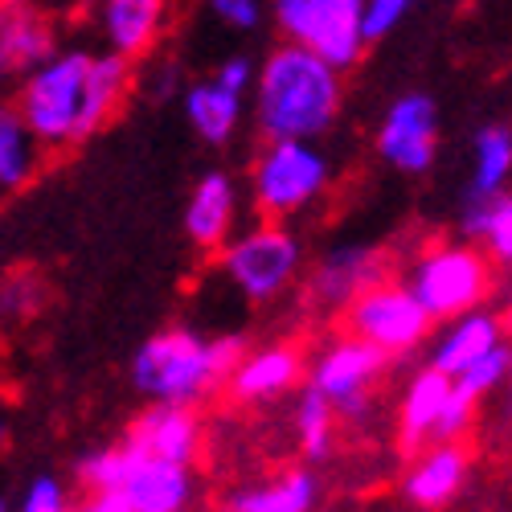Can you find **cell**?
I'll return each instance as SVG.
<instances>
[{"label":"cell","mask_w":512,"mask_h":512,"mask_svg":"<svg viewBox=\"0 0 512 512\" xmlns=\"http://www.w3.org/2000/svg\"><path fill=\"white\" fill-rule=\"evenodd\" d=\"M332 177L328 156L312 140H267L250 160V197L263 218H295L304 213Z\"/></svg>","instance_id":"6"},{"label":"cell","mask_w":512,"mask_h":512,"mask_svg":"<svg viewBox=\"0 0 512 512\" xmlns=\"http://www.w3.org/2000/svg\"><path fill=\"white\" fill-rule=\"evenodd\" d=\"M213 78H218L222 87H230V91L246 95V91L254 87V82H259V70H254V62H250L246 54H230V58H222V62H218Z\"/></svg>","instance_id":"31"},{"label":"cell","mask_w":512,"mask_h":512,"mask_svg":"<svg viewBox=\"0 0 512 512\" xmlns=\"http://www.w3.org/2000/svg\"><path fill=\"white\" fill-rule=\"evenodd\" d=\"M512 181V127L484 123L472 140V173H467L463 205H488L508 193Z\"/></svg>","instance_id":"22"},{"label":"cell","mask_w":512,"mask_h":512,"mask_svg":"<svg viewBox=\"0 0 512 512\" xmlns=\"http://www.w3.org/2000/svg\"><path fill=\"white\" fill-rule=\"evenodd\" d=\"M246 95L222 87L218 78H205V82H193V87H185L181 95V111H185V123L197 132L201 144L209 148H226L238 127H242V115H246Z\"/></svg>","instance_id":"21"},{"label":"cell","mask_w":512,"mask_h":512,"mask_svg":"<svg viewBox=\"0 0 512 512\" xmlns=\"http://www.w3.org/2000/svg\"><path fill=\"white\" fill-rule=\"evenodd\" d=\"M74 512H136V508L123 492H91Z\"/></svg>","instance_id":"32"},{"label":"cell","mask_w":512,"mask_h":512,"mask_svg":"<svg viewBox=\"0 0 512 512\" xmlns=\"http://www.w3.org/2000/svg\"><path fill=\"white\" fill-rule=\"evenodd\" d=\"M472 472V455L463 443H426L422 451H414L406 476H402V492L414 508L435 512L443 504H451Z\"/></svg>","instance_id":"16"},{"label":"cell","mask_w":512,"mask_h":512,"mask_svg":"<svg viewBox=\"0 0 512 512\" xmlns=\"http://www.w3.org/2000/svg\"><path fill=\"white\" fill-rule=\"evenodd\" d=\"M238 209H242V197H238L234 177L222 173V168H209L189 189L185 238L205 254H222L226 242L238 234Z\"/></svg>","instance_id":"12"},{"label":"cell","mask_w":512,"mask_h":512,"mask_svg":"<svg viewBox=\"0 0 512 512\" xmlns=\"http://www.w3.org/2000/svg\"><path fill=\"white\" fill-rule=\"evenodd\" d=\"M168 5L173 0H99L91 17H95L103 46L136 62L148 50H156L164 21H168Z\"/></svg>","instance_id":"17"},{"label":"cell","mask_w":512,"mask_h":512,"mask_svg":"<svg viewBox=\"0 0 512 512\" xmlns=\"http://www.w3.org/2000/svg\"><path fill=\"white\" fill-rule=\"evenodd\" d=\"M336 406L316 390V386H304L300 398H295V410H291V426H295V439H300V451L320 463L332 455V443H336Z\"/></svg>","instance_id":"26"},{"label":"cell","mask_w":512,"mask_h":512,"mask_svg":"<svg viewBox=\"0 0 512 512\" xmlns=\"http://www.w3.org/2000/svg\"><path fill=\"white\" fill-rule=\"evenodd\" d=\"M504 312H492V308H476V312H463L455 320H443L439 336L431 340V365L459 377L467 373L480 357H488L504 336Z\"/></svg>","instance_id":"18"},{"label":"cell","mask_w":512,"mask_h":512,"mask_svg":"<svg viewBox=\"0 0 512 512\" xmlns=\"http://www.w3.org/2000/svg\"><path fill=\"white\" fill-rule=\"evenodd\" d=\"M500 394H504V422L512 426V377H508V386H504Z\"/></svg>","instance_id":"35"},{"label":"cell","mask_w":512,"mask_h":512,"mask_svg":"<svg viewBox=\"0 0 512 512\" xmlns=\"http://www.w3.org/2000/svg\"><path fill=\"white\" fill-rule=\"evenodd\" d=\"M492 254L476 242H431L406 267V287L435 316V324L484 308L492 295Z\"/></svg>","instance_id":"4"},{"label":"cell","mask_w":512,"mask_h":512,"mask_svg":"<svg viewBox=\"0 0 512 512\" xmlns=\"http://www.w3.org/2000/svg\"><path fill=\"white\" fill-rule=\"evenodd\" d=\"M459 230H463V238L480 242L492 254L496 267L512 271V189L500 193L488 205H463L459 209Z\"/></svg>","instance_id":"24"},{"label":"cell","mask_w":512,"mask_h":512,"mask_svg":"<svg viewBox=\"0 0 512 512\" xmlns=\"http://www.w3.org/2000/svg\"><path fill=\"white\" fill-rule=\"evenodd\" d=\"M58 54V25L37 0H5L0 5V62L9 74H29Z\"/></svg>","instance_id":"15"},{"label":"cell","mask_w":512,"mask_h":512,"mask_svg":"<svg viewBox=\"0 0 512 512\" xmlns=\"http://www.w3.org/2000/svg\"><path fill=\"white\" fill-rule=\"evenodd\" d=\"M414 0H365V25H369V41H381L386 33H394L402 25V17L410 13Z\"/></svg>","instance_id":"30"},{"label":"cell","mask_w":512,"mask_h":512,"mask_svg":"<svg viewBox=\"0 0 512 512\" xmlns=\"http://www.w3.org/2000/svg\"><path fill=\"white\" fill-rule=\"evenodd\" d=\"M377 152L398 173H426L439 152V111L431 95H402L390 103L386 119L377 127Z\"/></svg>","instance_id":"11"},{"label":"cell","mask_w":512,"mask_h":512,"mask_svg":"<svg viewBox=\"0 0 512 512\" xmlns=\"http://www.w3.org/2000/svg\"><path fill=\"white\" fill-rule=\"evenodd\" d=\"M226 283L242 295L246 304H271L300 279L304 271V246L283 222L263 218L246 230H238L226 250L218 254Z\"/></svg>","instance_id":"5"},{"label":"cell","mask_w":512,"mask_h":512,"mask_svg":"<svg viewBox=\"0 0 512 512\" xmlns=\"http://www.w3.org/2000/svg\"><path fill=\"white\" fill-rule=\"evenodd\" d=\"M390 279V254L377 246L345 242L332 246L308 275V304L320 312H345L357 295Z\"/></svg>","instance_id":"10"},{"label":"cell","mask_w":512,"mask_h":512,"mask_svg":"<svg viewBox=\"0 0 512 512\" xmlns=\"http://www.w3.org/2000/svg\"><path fill=\"white\" fill-rule=\"evenodd\" d=\"M50 5H58V9H66V13H95L99 0H50Z\"/></svg>","instance_id":"33"},{"label":"cell","mask_w":512,"mask_h":512,"mask_svg":"<svg viewBox=\"0 0 512 512\" xmlns=\"http://www.w3.org/2000/svg\"><path fill=\"white\" fill-rule=\"evenodd\" d=\"M340 320H345V332L369 340V345L381 349L390 361L426 345L431 324H435V316L422 308V300L406 287V279L402 283L386 279V283L369 287L365 295H357V300L340 312Z\"/></svg>","instance_id":"8"},{"label":"cell","mask_w":512,"mask_h":512,"mask_svg":"<svg viewBox=\"0 0 512 512\" xmlns=\"http://www.w3.org/2000/svg\"><path fill=\"white\" fill-rule=\"evenodd\" d=\"M345 70L304 46H279L259 66L254 119L267 140H320L340 115Z\"/></svg>","instance_id":"2"},{"label":"cell","mask_w":512,"mask_h":512,"mask_svg":"<svg viewBox=\"0 0 512 512\" xmlns=\"http://www.w3.org/2000/svg\"><path fill=\"white\" fill-rule=\"evenodd\" d=\"M132 82V58L115 50L91 54L82 46H66L37 70L21 74L17 115L29 123L41 148H74L99 136L123 111Z\"/></svg>","instance_id":"1"},{"label":"cell","mask_w":512,"mask_h":512,"mask_svg":"<svg viewBox=\"0 0 512 512\" xmlns=\"http://www.w3.org/2000/svg\"><path fill=\"white\" fill-rule=\"evenodd\" d=\"M451 394H455V377L435 365L418 369L406 381L402 402H398V439L406 451H422L426 443L439 439V422L447 414Z\"/></svg>","instance_id":"20"},{"label":"cell","mask_w":512,"mask_h":512,"mask_svg":"<svg viewBox=\"0 0 512 512\" xmlns=\"http://www.w3.org/2000/svg\"><path fill=\"white\" fill-rule=\"evenodd\" d=\"M17 512H74V504L58 476H33L17 500Z\"/></svg>","instance_id":"28"},{"label":"cell","mask_w":512,"mask_h":512,"mask_svg":"<svg viewBox=\"0 0 512 512\" xmlns=\"http://www.w3.org/2000/svg\"><path fill=\"white\" fill-rule=\"evenodd\" d=\"M386 369H390L386 353L353 332H340L308 361V386H316L336 406L340 418H357L369 410L373 390Z\"/></svg>","instance_id":"9"},{"label":"cell","mask_w":512,"mask_h":512,"mask_svg":"<svg viewBox=\"0 0 512 512\" xmlns=\"http://www.w3.org/2000/svg\"><path fill=\"white\" fill-rule=\"evenodd\" d=\"M500 312H504V320H512V271H508L504 291H500Z\"/></svg>","instance_id":"34"},{"label":"cell","mask_w":512,"mask_h":512,"mask_svg":"<svg viewBox=\"0 0 512 512\" xmlns=\"http://www.w3.org/2000/svg\"><path fill=\"white\" fill-rule=\"evenodd\" d=\"M508 377H512V345H508V340H500V345H496L488 357H480L472 369L459 373L455 381H459L467 394H476V398L484 402L488 394H496V390L508 386Z\"/></svg>","instance_id":"27"},{"label":"cell","mask_w":512,"mask_h":512,"mask_svg":"<svg viewBox=\"0 0 512 512\" xmlns=\"http://www.w3.org/2000/svg\"><path fill=\"white\" fill-rule=\"evenodd\" d=\"M132 463H127V476L119 484V492L132 500L136 512H185L193 500V467L189 463H168V459H148L136 447Z\"/></svg>","instance_id":"19"},{"label":"cell","mask_w":512,"mask_h":512,"mask_svg":"<svg viewBox=\"0 0 512 512\" xmlns=\"http://www.w3.org/2000/svg\"><path fill=\"white\" fill-rule=\"evenodd\" d=\"M209 13L218 17L226 29L250 33V29H259V25H263L267 5H263V0H209Z\"/></svg>","instance_id":"29"},{"label":"cell","mask_w":512,"mask_h":512,"mask_svg":"<svg viewBox=\"0 0 512 512\" xmlns=\"http://www.w3.org/2000/svg\"><path fill=\"white\" fill-rule=\"evenodd\" d=\"M238 336H201L193 328H164L148 336L136 361L132 381L148 402H173V406H197L213 390L230 381L234 365L242 361Z\"/></svg>","instance_id":"3"},{"label":"cell","mask_w":512,"mask_h":512,"mask_svg":"<svg viewBox=\"0 0 512 512\" xmlns=\"http://www.w3.org/2000/svg\"><path fill=\"white\" fill-rule=\"evenodd\" d=\"M271 13L283 41L320 54L336 70H353L369 46L365 0H271Z\"/></svg>","instance_id":"7"},{"label":"cell","mask_w":512,"mask_h":512,"mask_svg":"<svg viewBox=\"0 0 512 512\" xmlns=\"http://www.w3.org/2000/svg\"><path fill=\"white\" fill-rule=\"evenodd\" d=\"M308 377V361L295 345H263V349H246L242 361L234 365L226 390L242 406H263L283 394H291L300 381Z\"/></svg>","instance_id":"13"},{"label":"cell","mask_w":512,"mask_h":512,"mask_svg":"<svg viewBox=\"0 0 512 512\" xmlns=\"http://www.w3.org/2000/svg\"><path fill=\"white\" fill-rule=\"evenodd\" d=\"M127 447H136L148 459H168V463H189L201 451V418L193 406H173V402H152L123 435Z\"/></svg>","instance_id":"14"},{"label":"cell","mask_w":512,"mask_h":512,"mask_svg":"<svg viewBox=\"0 0 512 512\" xmlns=\"http://www.w3.org/2000/svg\"><path fill=\"white\" fill-rule=\"evenodd\" d=\"M41 160V140L29 132V123L17 115V107H9L0 115V189L17 193L33 181Z\"/></svg>","instance_id":"25"},{"label":"cell","mask_w":512,"mask_h":512,"mask_svg":"<svg viewBox=\"0 0 512 512\" xmlns=\"http://www.w3.org/2000/svg\"><path fill=\"white\" fill-rule=\"evenodd\" d=\"M320 480L308 467H287L275 480L238 488L230 496V512H316Z\"/></svg>","instance_id":"23"}]
</instances>
